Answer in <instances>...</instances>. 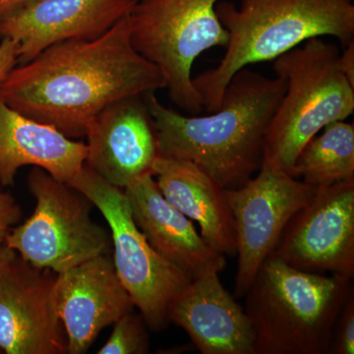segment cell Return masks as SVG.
<instances>
[{
	"instance_id": "cell-11",
	"label": "cell",
	"mask_w": 354,
	"mask_h": 354,
	"mask_svg": "<svg viewBox=\"0 0 354 354\" xmlns=\"http://www.w3.org/2000/svg\"><path fill=\"white\" fill-rule=\"evenodd\" d=\"M57 274L19 255L0 274V349L6 354L67 353L55 299Z\"/></svg>"
},
{
	"instance_id": "cell-12",
	"label": "cell",
	"mask_w": 354,
	"mask_h": 354,
	"mask_svg": "<svg viewBox=\"0 0 354 354\" xmlns=\"http://www.w3.org/2000/svg\"><path fill=\"white\" fill-rule=\"evenodd\" d=\"M55 299L69 354L87 353L102 330L135 308L109 254L57 274Z\"/></svg>"
},
{
	"instance_id": "cell-4",
	"label": "cell",
	"mask_w": 354,
	"mask_h": 354,
	"mask_svg": "<svg viewBox=\"0 0 354 354\" xmlns=\"http://www.w3.org/2000/svg\"><path fill=\"white\" fill-rule=\"evenodd\" d=\"M351 281L301 271L270 254L244 295L254 354H329Z\"/></svg>"
},
{
	"instance_id": "cell-5",
	"label": "cell",
	"mask_w": 354,
	"mask_h": 354,
	"mask_svg": "<svg viewBox=\"0 0 354 354\" xmlns=\"http://www.w3.org/2000/svg\"><path fill=\"white\" fill-rule=\"evenodd\" d=\"M339 55L337 44L314 38L274 60L286 88L266 133L263 162L290 176L310 139L353 115L354 86L339 66Z\"/></svg>"
},
{
	"instance_id": "cell-3",
	"label": "cell",
	"mask_w": 354,
	"mask_h": 354,
	"mask_svg": "<svg viewBox=\"0 0 354 354\" xmlns=\"http://www.w3.org/2000/svg\"><path fill=\"white\" fill-rule=\"evenodd\" d=\"M227 30L225 55L215 68L193 78L208 113L220 108L225 87L239 70L271 62L310 39L333 37L342 48L354 39L353 0H242L216 3Z\"/></svg>"
},
{
	"instance_id": "cell-10",
	"label": "cell",
	"mask_w": 354,
	"mask_h": 354,
	"mask_svg": "<svg viewBox=\"0 0 354 354\" xmlns=\"http://www.w3.org/2000/svg\"><path fill=\"white\" fill-rule=\"evenodd\" d=\"M271 254L301 271L353 279L354 179L318 188Z\"/></svg>"
},
{
	"instance_id": "cell-24",
	"label": "cell",
	"mask_w": 354,
	"mask_h": 354,
	"mask_svg": "<svg viewBox=\"0 0 354 354\" xmlns=\"http://www.w3.org/2000/svg\"><path fill=\"white\" fill-rule=\"evenodd\" d=\"M339 60L342 72L354 86V39L342 48Z\"/></svg>"
},
{
	"instance_id": "cell-18",
	"label": "cell",
	"mask_w": 354,
	"mask_h": 354,
	"mask_svg": "<svg viewBox=\"0 0 354 354\" xmlns=\"http://www.w3.org/2000/svg\"><path fill=\"white\" fill-rule=\"evenodd\" d=\"M152 174L167 201L199 223L203 239L214 250L236 256L234 216L223 187L188 160L158 156Z\"/></svg>"
},
{
	"instance_id": "cell-23",
	"label": "cell",
	"mask_w": 354,
	"mask_h": 354,
	"mask_svg": "<svg viewBox=\"0 0 354 354\" xmlns=\"http://www.w3.org/2000/svg\"><path fill=\"white\" fill-rule=\"evenodd\" d=\"M19 46L13 39L3 38L0 43V84L18 65Z\"/></svg>"
},
{
	"instance_id": "cell-21",
	"label": "cell",
	"mask_w": 354,
	"mask_h": 354,
	"mask_svg": "<svg viewBox=\"0 0 354 354\" xmlns=\"http://www.w3.org/2000/svg\"><path fill=\"white\" fill-rule=\"evenodd\" d=\"M354 353V292L349 293L335 321L329 354Z\"/></svg>"
},
{
	"instance_id": "cell-7",
	"label": "cell",
	"mask_w": 354,
	"mask_h": 354,
	"mask_svg": "<svg viewBox=\"0 0 354 354\" xmlns=\"http://www.w3.org/2000/svg\"><path fill=\"white\" fill-rule=\"evenodd\" d=\"M28 186L36 208L6 239L26 262L59 274L104 254L111 236L92 218L94 205L80 191L34 167Z\"/></svg>"
},
{
	"instance_id": "cell-19",
	"label": "cell",
	"mask_w": 354,
	"mask_h": 354,
	"mask_svg": "<svg viewBox=\"0 0 354 354\" xmlns=\"http://www.w3.org/2000/svg\"><path fill=\"white\" fill-rule=\"evenodd\" d=\"M290 176L320 188L354 179V124L335 121L309 140Z\"/></svg>"
},
{
	"instance_id": "cell-15",
	"label": "cell",
	"mask_w": 354,
	"mask_h": 354,
	"mask_svg": "<svg viewBox=\"0 0 354 354\" xmlns=\"http://www.w3.org/2000/svg\"><path fill=\"white\" fill-rule=\"evenodd\" d=\"M223 270L212 266L192 279L169 305V322L183 328L202 354H254L250 321L221 283Z\"/></svg>"
},
{
	"instance_id": "cell-6",
	"label": "cell",
	"mask_w": 354,
	"mask_h": 354,
	"mask_svg": "<svg viewBox=\"0 0 354 354\" xmlns=\"http://www.w3.org/2000/svg\"><path fill=\"white\" fill-rule=\"evenodd\" d=\"M218 0H139L128 15L133 46L152 62L179 109L203 111L192 67L203 53L227 46V30L216 14Z\"/></svg>"
},
{
	"instance_id": "cell-14",
	"label": "cell",
	"mask_w": 354,
	"mask_h": 354,
	"mask_svg": "<svg viewBox=\"0 0 354 354\" xmlns=\"http://www.w3.org/2000/svg\"><path fill=\"white\" fill-rule=\"evenodd\" d=\"M85 165L104 180L124 189L152 174L158 156L157 132L145 97L111 104L88 125Z\"/></svg>"
},
{
	"instance_id": "cell-1",
	"label": "cell",
	"mask_w": 354,
	"mask_h": 354,
	"mask_svg": "<svg viewBox=\"0 0 354 354\" xmlns=\"http://www.w3.org/2000/svg\"><path fill=\"white\" fill-rule=\"evenodd\" d=\"M162 88L157 67L133 46L127 16L99 38L53 44L14 67L0 84V101L75 139L114 102Z\"/></svg>"
},
{
	"instance_id": "cell-22",
	"label": "cell",
	"mask_w": 354,
	"mask_h": 354,
	"mask_svg": "<svg viewBox=\"0 0 354 354\" xmlns=\"http://www.w3.org/2000/svg\"><path fill=\"white\" fill-rule=\"evenodd\" d=\"M22 209L12 195L0 189V241H6L7 235L22 218Z\"/></svg>"
},
{
	"instance_id": "cell-9",
	"label": "cell",
	"mask_w": 354,
	"mask_h": 354,
	"mask_svg": "<svg viewBox=\"0 0 354 354\" xmlns=\"http://www.w3.org/2000/svg\"><path fill=\"white\" fill-rule=\"evenodd\" d=\"M317 189L263 162L259 171L241 187L225 190L236 234L235 298L244 297L288 221Z\"/></svg>"
},
{
	"instance_id": "cell-8",
	"label": "cell",
	"mask_w": 354,
	"mask_h": 354,
	"mask_svg": "<svg viewBox=\"0 0 354 354\" xmlns=\"http://www.w3.org/2000/svg\"><path fill=\"white\" fill-rule=\"evenodd\" d=\"M69 185L82 192L108 221L116 274L150 329L169 323V307L192 279L151 246L133 220L124 190L84 165Z\"/></svg>"
},
{
	"instance_id": "cell-2",
	"label": "cell",
	"mask_w": 354,
	"mask_h": 354,
	"mask_svg": "<svg viewBox=\"0 0 354 354\" xmlns=\"http://www.w3.org/2000/svg\"><path fill=\"white\" fill-rule=\"evenodd\" d=\"M281 77L239 70L225 87L220 108L188 116L145 95L157 132L158 156L188 160L225 190L241 187L259 171L266 133L286 92Z\"/></svg>"
},
{
	"instance_id": "cell-25",
	"label": "cell",
	"mask_w": 354,
	"mask_h": 354,
	"mask_svg": "<svg viewBox=\"0 0 354 354\" xmlns=\"http://www.w3.org/2000/svg\"><path fill=\"white\" fill-rule=\"evenodd\" d=\"M32 0H0V21L27 6Z\"/></svg>"
},
{
	"instance_id": "cell-26",
	"label": "cell",
	"mask_w": 354,
	"mask_h": 354,
	"mask_svg": "<svg viewBox=\"0 0 354 354\" xmlns=\"http://www.w3.org/2000/svg\"><path fill=\"white\" fill-rule=\"evenodd\" d=\"M17 253L7 245L6 241H0V274H2L9 264L15 259Z\"/></svg>"
},
{
	"instance_id": "cell-17",
	"label": "cell",
	"mask_w": 354,
	"mask_h": 354,
	"mask_svg": "<svg viewBox=\"0 0 354 354\" xmlns=\"http://www.w3.org/2000/svg\"><path fill=\"white\" fill-rule=\"evenodd\" d=\"M87 145L27 118L0 101V185L12 186L21 167H41L69 183L87 158Z\"/></svg>"
},
{
	"instance_id": "cell-13",
	"label": "cell",
	"mask_w": 354,
	"mask_h": 354,
	"mask_svg": "<svg viewBox=\"0 0 354 354\" xmlns=\"http://www.w3.org/2000/svg\"><path fill=\"white\" fill-rule=\"evenodd\" d=\"M139 0H32L0 21L1 39L19 46L18 65L53 44L95 39L127 17Z\"/></svg>"
},
{
	"instance_id": "cell-16",
	"label": "cell",
	"mask_w": 354,
	"mask_h": 354,
	"mask_svg": "<svg viewBox=\"0 0 354 354\" xmlns=\"http://www.w3.org/2000/svg\"><path fill=\"white\" fill-rule=\"evenodd\" d=\"M123 190L133 220L151 246L191 279L212 266L225 267V256L214 250L190 218L167 201L152 174L134 179Z\"/></svg>"
},
{
	"instance_id": "cell-20",
	"label": "cell",
	"mask_w": 354,
	"mask_h": 354,
	"mask_svg": "<svg viewBox=\"0 0 354 354\" xmlns=\"http://www.w3.org/2000/svg\"><path fill=\"white\" fill-rule=\"evenodd\" d=\"M147 323L141 314L128 313L113 324L108 342L99 354H146L150 349Z\"/></svg>"
}]
</instances>
